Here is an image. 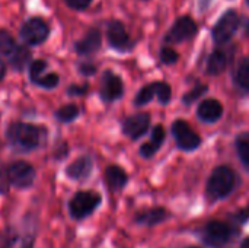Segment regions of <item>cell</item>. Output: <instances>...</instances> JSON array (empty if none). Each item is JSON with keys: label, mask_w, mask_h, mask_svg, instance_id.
<instances>
[{"label": "cell", "mask_w": 249, "mask_h": 248, "mask_svg": "<svg viewBox=\"0 0 249 248\" xmlns=\"http://www.w3.org/2000/svg\"><path fill=\"white\" fill-rule=\"evenodd\" d=\"M236 186V175L229 167H217L206 186V194L209 200L212 202H219L226 199L235 189Z\"/></svg>", "instance_id": "1"}, {"label": "cell", "mask_w": 249, "mask_h": 248, "mask_svg": "<svg viewBox=\"0 0 249 248\" xmlns=\"http://www.w3.org/2000/svg\"><path fill=\"white\" fill-rule=\"evenodd\" d=\"M238 234L239 231H236L235 227L222 221H210L200 231L203 243L212 248H222L231 244Z\"/></svg>", "instance_id": "2"}, {"label": "cell", "mask_w": 249, "mask_h": 248, "mask_svg": "<svg viewBox=\"0 0 249 248\" xmlns=\"http://www.w3.org/2000/svg\"><path fill=\"white\" fill-rule=\"evenodd\" d=\"M9 140L19 149L29 151L39 145L44 132L41 127L26 124V123H13L7 130Z\"/></svg>", "instance_id": "3"}, {"label": "cell", "mask_w": 249, "mask_h": 248, "mask_svg": "<svg viewBox=\"0 0 249 248\" xmlns=\"http://www.w3.org/2000/svg\"><path fill=\"white\" fill-rule=\"evenodd\" d=\"M101 203V196L93 191H80L69 203L70 215L74 219H85L89 216Z\"/></svg>", "instance_id": "4"}, {"label": "cell", "mask_w": 249, "mask_h": 248, "mask_svg": "<svg viewBox=\"0 0 249 248\" xmlns=\"http://www.w3.org/2000/svg\"><path fill=\"white\" fill-rule=\"evenodd\" d=\"M6 178L9 181V184L19 187V189H26L34 183L35 178V171L34 168L22 161L13 162L10 164L6 170H4Z\"/></svg>", "instance_id": "5"}, {"label": "cell", "mask_w": 249, "mask_h": 248, "mask_svg": "<svg viewBox=\"0 0 249 248\" xmlns=\"http://www.w3.org/2000/svg\"><path fill=\"white\" fill-rule=\"evenodd\" d=\"M239 25H241V20H239L238 13L233 10L226 12L214 25V29H213L214 42L216 44H226L233 37V34L238 31Z\"/></svg>", "instance_id": "6"}, {"label": "cell", "mask_w": 249, "mask_h": 248, "mask_svg": "<svg viewBox=\"0 0 249 248\" xmlns=\"http://www.w3.org/2000/svg\"><path fill=\"white\" fill-rule=\"evenodd\" d=\"M172 133L177 140V145L182 151H194L201 145L200 136L184 120H178L172 124Z\"/></svg>", "instance_id": "7"}, {"label": "cell", "mask_w": 249, "mask_h": 248, "mask_svg": "<svg viewBox=\"0 0 249 248\" xmlns=\"http://www.w3.org/2000/svg\"><path fill=\"white\" fill-rule=\"evenodd\" d=\"M196 32H197L196 22L190 16H182L174 23L171 31L166 34L165 39L168 42H181V41L193 38L196 35Z\"/></svg>", "instance_id": "8"}, {"label": "cell", "mask_w": 249, "mask_h": 248, "mask_svg": "<svg viewBox=\"0 0 249 248\" xmlns=\"http://www.w3.org/2000/svg\"><path fill=\"white\" fill-rule=\"evenodd\" d=\"M48 32H50L48 25L42 19H38V18L28 20L20 29L22 38L29 44H41L48 37Z\"/></svg>", "instance_id": "9"}, {"label": "cell", "mask_w": 249, "mask_h": 248, "mask_svg": "<svg viewBox=\"0 0 249 248\" xmlns=\"http://www.w3.org/2000/svg\"><path fill=\"white\" fill-rule=\"evenodd\" d=\"M124 92V86H123V80L114 75L112 72L107 70L104 73L102 77V83H101V95L105 101H114L118 99Z\"/></svg>", "instance_id": "10"}, {"label": "cell", "mask_w": 249, "mask_h": 248, "mask_svg": "<svg viewBox=\"0 0 249 248\" xmlns=\"http://www.w3.org/2000/svg\"><path fill=\"white\" fill-rule=\"evenodd\" d=\"M149 123H150V115L146 114V113H142V114H136V115H131L128 117L124 124H123V130L124 133L131 137V139H139L142 137L147 129H149Z\"/></svg>", "instance_id": "11"}, {"label": "cell", "mask_w": 249, "mask_h": 248, "mask_svg": "<svg viewBox=\"0 0 249 248\" xmlns=\"http://www.w3.org/2000/svg\"><path fill=\"white\" fill-rule=\"evenodd\" d=\"M108 41L117 50H127L130 44V37L121 22H111L108 26Z\"/></svg>", "instance_id": "12"}, {"label": "cell", "mask_w": 249, "mask_h": 248, "mask_svg": "<svg viewBox=\"0 0 249 248\" xmlns=\"http://www.w3.org/2000/svg\"><path fill=\"white\" fill-rule=\"evenodd\" d=\"M168 219V212L163 208H152L139 212L134 216L136 224L143 225V227H156Z\"/></svg>", "instance_id": "13"}, {"label": "cell", "mask_w": 249, "mask_h": 248, "mask_svg": "<svg viewBox=\"0 0 249 248\" xmlns=\"http://www.w3.org/2000/svg\"><path fill=\"white\" fill-rule=\"evenodd\" d=\"M223 114V107L217 99H206L198 105L197 115L200 120L206 123H214L217 121Z\"/></svg>", "instance_id": "14"}, {"label": "cell", "mask_w": 249, "mask_h": 248, "mask_svg": "<svg viewBox=\"0 0 249 248\" xmlns=\"http://www.w3.org/2000/svg\"><path fill=\"white\" fill-rule=\"evenodd\" d=\"M127 180H128V177H127L125 171L117 165H111L105 171V181L112 191H118V190L124 189V186L127 184Z\"/></svg>", "instance_id": "15"}, {"label": "cell", "mask_w": 249, "mask_h": 248, "mask_svg": "<svg viewBox=\"0 0 249 248\" xmlns=\"http://www.w3.org/2000/svg\"><path fill=\"white\" fill-rule=\"evenodd\" d=\"M163 140H165V130H163L162 126H156V127L153 129V132H152V139H150V142L144 143V145L140 148L142 156H144V158H152V156L158 152V149L162 146Z\"/></svg>", "instance_id": "16"}, {"label": "cell", "mask_w": 249, "mask_h": 248, "mask_svg": "<svg viewBox=\"0 0 249 248\" xmlns=\"http://www.w3.org/2000/svg\"><path fill=\"white\" fill-rule=\"evenodd\" d=\"M101 47V34L96 29H92L86 34V37L76 44V50L79 54H92Z\"/></svg>", "instance_id": "17"}, {"label": "cell", "mask_w": 249, "mask_h": 248, "mask_svg": "<svg viewBox=\"0 0 249 248\" xmlns=\"http://www.w3.org/2000/svg\"><path fill=\"white\" fill-rule=\"evenodd\" d=\"M92 171V162L89 158H79L67 168V175L73 180H83Z\"/></svg>", "instance_id": "18"}, {"label": "cell", "mask_w": 249, "mask_h": 248, "mask_svg": "<svg viewBox=\"0 0 249 248\" xmlns=\"http://www.w3.org/2000/svg\"><path fill=\"white\" fill-rule=\"evenodd\" d=\"M233 80L238 88L242 91L248 92L249 91V57H245L239 61V64L235 69L233 73Z\"/></svg>", "instance_id": "19"}, {"label": "cell", "mask_w": 249, "mask_h": 248, "mask_svg": "<svg viewBox=\"0 0 249 248\" xmlns=\"http://www.w3.org/2000/svg\"><path fill=\"white\" fill-rule=\"evenodd\" d=\"M228 66V56L223 51H214L207 63V72L210 75H219L222 73Z\"/></svg>", "instance_id": "20"}, {"label": "cell", "mask_w": 249, "mask_h": 248, "mask_svg": "<svg viewBox=\"0 0 249 248\" xmlns=\"http://www.w3.org/2000/svg\"><path fill=\"white\" fill-rule=\"evenodd\" d=\"M236 151L242 164L249 170V133H241L236 137Z\"/></svg>", "instance_id": "21"}, {"label": "cell", "mask_w": 249, "mask_h": 248, "mask_svg": "<svg viewBox=\"0 0 249 248\" xmlns=\"http://www.w3.org/2000/svg\"><path fill=\"white\" fill-rule=\"evenodd\" d=\"M31 54L26 47H16L12 53V64L16 69H23V66L28 63Z\"/></svg>", "instance_id": "22"}, {"label": "cell", "mask_w": 249, "mask_h": 248, "mask_svg": "<svg viewBox=\"0 0 249 248\" xmlns=\"http://www.w3.org/2000/svg\"><path fill=\"white\" fill-rule=\"evenodd\" d=\"M155 95H156V86H155V82H153V83H150V85H147V86H144V88H142L139 91V94L136 95L134 104L139 105V107L144 105V104L150 102L155 98Z\"/></svg>", "instance_id": "23"}, {"label": "cell", "mask_w": 249, "mask_h": 248, "mask_svg": "<svg viewBox=\"0 0 249 248\" xmlns=\"http://www.w3.org/2000/svg\"><path fill=\"white\" fill-rule=\"evenodd\" d=\"M15 48V41L10 37V34H7L6 31H0V53L12 54Z\"/></svg>", "instance_id": "24"}, {"label": "cell", "mask_w": 249, "mask_h": 248, "mask_svg": "<svg viewBox=\"0 0 249 248\" xmlns=\"http://www.w3.org/2000/svg\"><path fill=\"white\" fill-rule=\"evenodd\" d=\"M156 86V96L162 104H168L171 101V86L165 82H155Z\"/></svg>", "instance_id": "25"}, {"label": "cell", "mask_w": 249, "mask_h": 248, "mask_svg": "<svg viewBox=\"0 0 249 248\" xmlns=\"http://www.w3.org/2000/svg\"><path fill=\"white\" fill-rule=\"evenodd\" d=\"M79 114V110L76 105H64L57 111V117L61 121H71Z\"/></svg>", "instance_id": "26"}, {"label": "cell", "mask_w": 249, "mask_h": 248, "mask_svg": "<svg viewBox=\"0 0 249 248\" xmlns=\"http://www.w3.org/2000/svg\"><path fill=\"white\" fill-rule=\"evenodd\" d=\"M206 91H207V86H206V85H197L193 91H190L188 94H185V96H184V102H185V104H191V102H194L197 98H200L203 94H206Z\"/></svg>", "instance_id": "27"}, {"label": "cell", "mask_w": 249, "mask_h": 248, "mask_svg": "<svg viewBox=\"0 0 249 248\" xmlns=\"http://www.w3.org/2000/svg\"><path fill=\"white\" fill-rule=\"evenodd\" d=\"M32 247V240L29 237H16L12 238L6 248H31Z\"/></svg>", "instance_id": "28"}, {"label": "cell", "mask_w": 249, "mask_h": 248, "mask_svg": "<svg viewBox=\"0 0 249 248\" xmlns=\"http://www.w3.org/2000/svg\"><path fill=\"white\" fill-rule=\"evenodd\" d=\"M47 69V64L45 61L42 60H35L32 64H31V79L36 83V80L41 77V73Z\"/></svg>", "instance_id": "29"}, {"label": "cell", "mask_w": 249, "mask_h": 248, "mask_svg": "<svg viewBox=\"0 0 249 248\" xmlns=\"http://www.w3.org/2000/svg\"><path fill=\"white\" fill-rule=\"evenodd\" d=\"M160 58H162V61H163L165 64H174V63H177V60H178V53H177L175 50H172V48L165 47V48H162V51H160Z\"/></svg>", "instance_id": "30"}, {"label": "cell", "mask_w": 249, "mask_h": 248, "mask_svg": "<svg viewBox=\"0 0 249 248\" xmlns=\"http://www.w3.org/2000/svg\"><path fill=\"white\" fill-rule=\"evenodd\" d=\"M36 83L41 85V86H45V88H54V86L58 83V76L54 75V73H50V75L41 76V77L36 80Z\"/></svg>", "instance_id": "31"}, {"label": "cell", "mask_w": 249, "mask_h": 248, "mask_svg": "<svg viewBox=\"0 0 249 248\" xmlns=\"http://www.w3.org/2000/svg\"><path fill=\"white\" fill-rule=\"evenodd\" d=\"M231 219L235 222V224H245L249 221V206L242 209V210H238L236 213H233L231 216Z\"/></svg>", "instance_id": "32"}, {"label": "cell", "mask_w": 249, "mask_h": 248, "mask_svg": "<svg viewBox=\"0 0 249 248\" xmlns=\"http://www.w3.org/2000/svg\"><path fill=\"white\" fill-rule=\"evenodd\" d=\"M90 1L92 0H66V3L70 6V7H73V9H85V7H88L89 4H90Z\"/></svg>", "instance_id": "33"}, {"label": "cell", "mask_w": 249, "mask_h": 248, "mask_svg": "<svg viewBox=\"0 0 249 248\" xmlns=\"http://www.w3.org/2000/svg\"><path fill=\"white\" fill-rule=\"evenodd\" d=\"M80 70H82L83 73H86V75H93V73H95V67H93V66H82Z\"/></svg>", "instance_id": "34"}, {"label": "cell", "mask_w": 249, "mask_h": 248, "mask_svg": "<svg viewBox=\"0 0 249 248\" xmlns=\"http://www.w3.org/2000/svg\"><path fill=\"white\" fill-rule=\"evenodd\" d=\"M4 72H6V66H4V63L0 60V80H1L3 76H4Z\"/></svg>", "instance_id": "35"}, {"label": "cell", "mask_w": 249, "mask_h": 248, "mask_svg": "<svg viewBox=\"0 0 249 248\" xmlns=\"http://www.w3.org/2000/svg\"><path fill=\"white\" fill-rule=\"evenodd\" d=\"M241 248H249V237H248V238H245V240L242 241V244H241Z\"/></svg>", "instance_id": "36"}, {"label": "cell", "mask_w": 249, "mask_h": 248, "mask_svg": "<svg viewBox=\"0 0 249 248\" xmlns=\"http://www.w3.org/2000/svg\"><path fill=\"white\" fill-rule=\"evenodd\" d=\"M247 34H249V22L248 25H247Z\"/></svg>", "instance_id": "37"}, {"label": "cell", "mask_w": 249, "mask_h": 248, "mask_svg": "<svg viewBox=\"0 0 249 248\" xmlns=\"http://www.w3.org/2000/svg\"><path fill=\"white\" fill-rule=\"evenodd\" d=\"M247 3H248V4H249V0H247Z\"/></svg>", "instance_id": "38"}, {"label": "cell", "mask_w": 249, "mask_h": 248, "mask_svg": "<svg viewBox=\"0 0 249 248\" xmlns=\"http://www.w3.org/2000/svg\"><path fill=\"white\" fill-rule=\"evenodd\" d=\"M191 248H197V247H191Z\"/></svg>", "instance_id": "39"}]
</instances>
